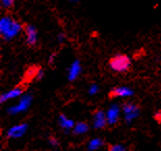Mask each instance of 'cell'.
<instances>
[{
	"instance_id": "22",
	"label": "cell",
	"mask_w": 161,
	"mask_h": 151,
	"mask_svg": "<svg viewBox=\"0 0 161 151\" xmlns=\"http://www.w3.org/2000/svg\"><path fill=\"white\" fill-rule=\"evenodd\" d=\"M69 2H71V3H78V2H79V0H69Z\"/></svg>"
},
{
	"instance_id": "9",
	"label": "cell",
	"mask_w": 161,
	"mask_h": 151,
	"mask_svg": "<svg viewBox=\"0 0 161 151\" xmlns=\"http://www.w3.org/2000/svg\"><path fill=\"white\" fill-rule=\"evenodd\" d=\"M22 88L20 87H16V88H13L11 90L4 92V93L1 94V96H0V102H5L8 101H11V99H14V98H17L19 96H21L22 95Z\"/></svg>"
},
{
	"instance_id": "12",
	"label": "cell",
	"mask_w": 161,
	"mask_h": 151,
	"mask_svg": "<svg viewBox=\"0 0 161 151\" xmlns=\"http://www.w3.org/2000/svg\"><path fill=\"white\" fill-rule=\"evenodd\" d=\"M58 122H59V125L63 128L64 129H66V130H70V129H73L74 128V122H73V120L70 119V118H68L66 115H60L59 116V118H58Z\"/></svg>"
},
{
	"instance_id": "17",
	"label": "cell",
	"mask_w": 161,
	"mask_h": 151,
	"mask_svg": "<svg viewBox=\"0 0 161 151\" xmlns=\"http://www.w3.org/2000/svg\"><path fill=\"white\" fill-rule=\"evenodd\" d=\"M108 151H126V148L123 145L115 144V145H112V146L109 147Z\"/></svg>"
},
{
	"instance_id": "6",
	"label": "cell",
	"mask_w": 161,
	"mask_h": 151,
	"mask_svg": "<svg viewBox=\"0 0 161 151\" xmlns=\"http://www.w3.org/2000/svg\"><path fill=\"white\" fill-rule=\"evenodd\" d=\"M119 115H121V109L116 105H112L110 108L106 111V117H107V123L110 125L115 124L119 121Z\"/></svg>"
},
{
	"instance_id": "20",
	"label": "cell",
	"mask_w": 161,
	"mask_h": 151,
	"mask_svg": "<svg viewBox=\"0 0 161 151\" xmlns=\"http://www.w3.org/2000/svg\"><path fill=\"white\" fill-rule=\"evenodd\" d=\"M54 58H55V55L54 54H52L50 56V59H49V61H50V63H53V61H54Z\"/></svg>"
},
{
	"instance_id": "5",
	"label": "cell",
	"mask_w": 161,
	"mask_h": 151,
	"mask_svg": "<svg viewBox=\"0 0 161 151\" xmlns=\"http://www.w3.org/2000/svg\"><path fill=\"white\" fill-rule=\"evenodd\" d=\"M27 130V124L25 123H20V124H16L12 126L11 128L8 130V137L11 139H18L26 133Z\"/></svg>"
},
{
	"instance_id": "7",
	"label": "cell",
	"mask_w": 161,
	"mask_h": 151,
	"mask_svg": "<svg viewBox=\"0 0 161 151\" xmlns=\"http://www.w3.org/2000/svg\"><path fill=\"white\" fill-rule=\"evenodd\" d=\"M24 33H25L26 42L30 46H33L37 42V30L35 26L26 25L24 27Z\"/></svg>"
},
{
	"instance_id": "11",
	"label": "cell",
	"mask_w": 161,
	"mask_h": 151,
	"mask_svg": "<svg viewBox=\"0 0 161 151\" xmlns=\"http://www.w3.org/2000/svg\"><path fill=\"white\" fill-rule=\"evenodd\" d=\"M133 94V90L127 86H119L111 91V96L114 97H130Z\"/></svg>"
},
{
	"instance_id": "16",
	"label": "cell",
	"mask_w": 161,
	"mask_h": 151,
	"mask_svg": "<svg viewBox=\"0 0 161 151\" xmlns=\"http://www.w3.org/2000/svg\"><path fill=\"white\" fill-rule=\"evenodd\" d=\"M99 92V87L98 85L96 84H92L90 87H88V94L90 95H96Z\"/></svg>"
},
{
	"instance_id": "15",
	"label": "cell",
	"mask_w": 161,
	"mask_h": 151,
	"mask_svg": "<svg viewBox=\"0 0 161 151\" xmlns=\"http://www.w3.org/2000/svg\"><path fill=\"white\" fill-rule=\"evenodd\" d=\"M14 2H15V0H1V6L3 8L8 9L13 6Z\"/></svg>"
},
{
	"instance_id": "13",
	"label": "cell",
	"mask_w": 161,
	"mask_h": 151,
	"mask_svg": "<svg viewBox=\"0 0 161 151\" xmlns=\"http://www.w3.org/2000/svg\"><path fill=\"white\" fill-rule=\"evenodd\" d=\"M88 125L87 123L85 122H78L76 125L74 126L73 128V132L74 133H76V135H84L85 133L88 132Z\"/></svg>"
},
{
	"instance_id": "10",
	"label": "cell",
	"mask_w": 161,
	"mask_h": 151,
	"mask_svg": "<svg viewBox=\"0 0 161 151\" xmlns=\"http://www.w3.org/2000/svg\"><path fill=\"white\" fill-rule=\"evenodd\" d=\"M80 74H81L80 62L78 60H75L72 62V64L69 67V70H68V79H69L70 81H75L79 77Z\"/></svg>"
},
{
	"instance_id": "19",
	"label": "cell",
	"mask_w": 161,
	"mask_h": 151,
	"mask_svg": "<svg viewBox=\"0 0 161 151\" xmlns=\"http://www.w3.org/2000/svg\"><path fill=\"white\" fill-rule=\"evenodd\" d=\"M64 37H66V35H64V33H60V34H58V37H57L58 42H59V43H63L64 40Z\"/></svg>"
},
{
	"instance_id": "21",
	"label": "cell",
	"mask_w": 161,
	"mask_h": 151,
	"mask_svg": "<svg viewBox=\"0 0 161 151\" xmlns=\"http://www.w3.org/2000/svg\"><path fill=\"white\" fill-rule=\"evenodd\" d=\"M156 117H157V119H158V121H159V122H161V113H158Z\"/></svg>"
},
{
	"instance_id": "2",
	"label": "cell",
	"mask_w": 161,
	"mask_h": 151,
	"mask_svg": "<svg viewBox=\"0 0 161 151\" xmlns=\"http://www.w3.org/2000/svg\"><path fill=\"white\" fill-rule=\"evenodd\" d=\"M109 64H110V67L114 71L124 73V71L129 70L131 61H130L129 57L126 56V55H116L114 58H111Z\"/></svg>"
},
{
	"instance_id": "8",
	"label": "cell",
	"mask_w": 161,
	"mask_h": 151,
	"mask_svg": "<svg viewBox=\"0 0 161 151\" xmlns=\"http://www.w3.org/2000/svg\"><path fill=\"white\" fill-rule=\"evenodd\" d=\"M92 124H94V128H103L107 123V117H106V112L104 111H97L95 113L94 115V118H92Z\"/></svg>"
},
{
	"instance_id": "4",
	"label": "cell",
	"mask_w": 161,
	"mask_h": 151,
	"mask_svg": "<svg viewBox=\"0 0 161 151\" xmlns=\"http://www.w3.org/2000/svg\"><path fill=\"white\" fill-rule=\"evenodd\" d=\"M123 115L126 120V122H132L137 118V116L139 115V109L135 104L132 102H128V104L124 105V107L122 109Z\"/></svg>"
},
{
	"instance_id": "14",
	"label": "cell",
	"mask_w": 161,
	"mask_h": 151,
	"mask_svg": "<svg viewBox=\"0 0 161 151\" xmlns=\"http://www.w3.org/2000/svg\"><path fill=\"white\" fill-rule=\"evenodd\" d=\"M103 140H101L100 138H95V139H92L90 142H88V149L91 151H95V150H98L100 149L102 146H103Z\"/></svg>"
},
{
	"instance_id": "3",
	"label": "cell",
	"mask_w": 161,
	"mask_h": 151,
	"mask_svg": "<svg viewBox=\"0 0 161 151\" xmlns=\"http://www.w3.org/2000/svg\"><path fill=\"white\" fill-rule=\"evenodd\" d=\"M31 101H32V97L30 94L23 95V96L19 99L18 104L9 107L8 111L11 115H16V114H19V113H22L24 111H26V110L30 107Z\"/></svg>"
},
{
	"instance_id": "18",
	"label": "cell",
	"mask_w": 161,
	"mask_h": 151,
	"mask_svg": "<svg viewBox=\"0 0 161 151\" xmlns=\"http://www.w3.org/2000/svg\"><path fill=\"white\" fill-rule=\"evenodd\" d=\"M49 143L52 146H57L58 145V141L55 138H54V137H51V138L49 139Z\"/></svg>"
},
{
	"instance_id": "1",
	"label": "cell",
	"mask_w": 161,
	"mask_h": 151,
	"mask_svg": "<svg viewBox=\"0 0 161 151\" xmlns=\"http://www.w3.org/2000/svg\"><path fill=\"white\" fill-rule=\"evenodd\" d=\"M22 25L11 16H3L0 19V34L6 40L13 39L21 32Z\"/></svg>"
}]
</instances>
